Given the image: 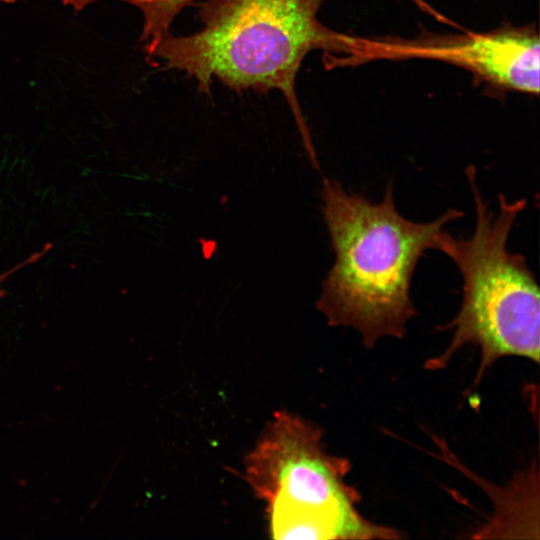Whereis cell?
I'll return each instance as SVG.
<instances>
[{"mask_svg": "<svg viewBox=\"0 0 540 540\" xmlns=\"http://www.w3.org/2000/svg\"><path fill=\"white\" fill-rule=\"evenodd\" d=\"M322 213L335 261L322 284L316 308L330 326L356 329L367 348L383 337L403 338L415 315L410 288L425 251L436 248L446 224L464 213L448 209L430 222L402 216L393 182L377 203L323 178Z\"/></svg>", "mask_w": 540, "mask_h": 540, "instance_id": "cell-1", "label": "cell"}, {"mask_svg": "<svg viewBox=\"0 0 540 540\" xmlns=\"http://www.w3.org/2000/svg\"><path fill=\"white\" fill-rule=\"evenodd\" d=\"M325 0H205L203 27L189 36L166 34L144 48L148 60L185 72L210 92L214 79L235 91L279 90L300 131L312 166L319 161L295 90L305 56L313 50L341 56L351 35L323 25L318 12Z\"/></svg>", "mask_w": 540, "mask_h": 540, "instance_id": "cell-2", "label": "cell"}, {"mask_svg": "<svg viewBox=\"0 0 540 540\" xmlns=\"http://www.w3.org/2000/svg\"><path fill=\"white\" fill-rule=\"evenodd\" d=\"M465 174L475 207V227L468 238L454 237L444 229L436 239L437 250L448 256L463 279V297L456 316L443 330H453L449 345L428 359V370L445 368L467 344L480 348L474 383L498 359L520 356L539 363L540 297L535 275L526 258L508 249L509 235L526 198L508 201L498 196V212L489 209L470 165Z\"/></svg>", "mask_w": 540, "mask_h": 540, "instance_id": "cell-3", "label": "cell"}, {"mask_svg": "<svg viewBox=\"0 0 540 540\" xmlns=\"http://www.w3.org/2000/svg\"><path fill=\"white\" fill-rule=\"evenodd\" d=\"M322 432L286 411L276 412L245 460V479L266 504L271 537L391 539L399 532L371 523L346 482L349 461L330 455Z\"/></svg>", "mask_w": 540, "mask_h": 540, "instance_id": "cell-4", "label": "cell"}, {"mask_svg": "<svg viewBox=\"0 0 540 540\" xmlns=\"http://www.w3.org/2000/svg\"><path fill=\"white\" fill-rule=\"evenodd\" d=\"M410 58L447 62L493 86L539 93L540 42L532 28L506 27L486 33L413 40L353 36L348 52L335 65Z\"/></svg>", "mask_w": 540, "mask_h": 540, "instance_id": "cell-5", "label": "cell"}, {"mask_svg": "<svg viewBox=\"0 0 540 540\" xmlns=\"http://www.w3.org/2000/svg\"><path fill=\"white\" fill-rule=\"evenodd\" d=\"M102 0H62L65 6L81 11ZM137 7L143 15L144 24L140 37L144 48L156 43L166 34L175 17L189 4L197 0H118Z\"/></svg>", "mask_w": 540, "mask_h": 540, "instance_id": "cell-6", "label": "cell"}, {"mask_svg": "<svg viewBox=\"0 0 540 540\" xmlns=\"http://www.w3.org/2000/svg\"><path fill=\"white\" fill-rule=\"evenodd\" d=\"M51 247H52L51 244L46 245L41 250H39V251L33 253L32 255H30L24 261L19 262L18 264L11 267L10 269L2 272L0 274V297L5 294V289L3 288V284L8 279H10L15 273L22 270L23 268L38 262L50 250Z\"/></svg>", "mask_w": 540, "mask_h": 540, "instance_id": "cell-7", "label": "cell"}, {"mask_svg": "<svg viewBox=\"0 0 540 540\" xmlns=\"http://www.w3.org/2000/svg\"><path fill=\"white\" fill-rule=\"evenodd\" d=\"M16 0H0L1 3L11 4L14 3Z\"/></svg>", "mask_w": 540, "mask_h": 540, "instance_id": "cell-8", "label": "cell"}]
</instances>
